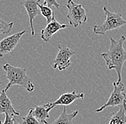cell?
<instances>
[{
    "label": "cell",
    "instance_id": "d6986e66",
    "mask_svg": "<svg viewBox=\"0 0 126 124\" xmlns=\"http://www.w3.org/2000/svg\"><path fill=\"white\" fill-rule=\"evenodd\" d=\"M15 117L12 116L9 114H5V118L3 124H15Z\"/></svg>",
    "mask_w": 126,
    "mask_h": 124
},
{
    "label": "cell",
    "instance_id": "ac0fdd59",
    "mask_svg": "<svg viewBox=\"0 0 126 124\" xmlns=\"http://www.w3.org/2000/svg\"><path fill=\"white\" fill-rule=\"evenodd\" d=\"M45 5H47L49 7H54L56 9H59L60 7H62L63 6H61L57 0H44V3H43Z\"/></svg>",
    "mask_w": 126,
    "mask_h": 124
},
{
    "label": "cell",
    "instance_id": "8fae6325",
    "mask_svg": "<svg viewBox=\"0 0 126 124\" xmlns=\"http://www.w3.org/2000/svg\"><path fill=\"white\" fill-rule=\"evenodd\" d=\"M3 113L13 117L19 116V112L14 108L12 101L7 95V90L4 89L0 93V114Z\"/></svg>",
    "mask_w": 126,
    "mask_h": 124
},
{
    "label": "cell",
    "instance_id": "2e32d148",
    "mask_svg": "<svg viewBox=\"0 0 126 124\" xmlns=\"http://www.w3.org/2000/svg\"><path fill=\"white\" fill-rule=\"evenodd\" d=\"M13 22H7L0 17V36L8 35L13 27Z\"/></svg>",
    "mask_w": 126,
    "mask_h": 124
},
{
    "label": "cell",
    "instance_id": "7c38bea8",
    "mask_svg": "<svg viewBox=\"0 0 126 124\" xmlns=\"http://www.w3.org/2000/svg\"><path fill=\"white\" fill-rule=\"evenodd\" d=\"M126 103L119 106L117 112H113L109 118L108 124H126Z\"/></svg>",
    "mask_w": 126,
    "mask_h": 124
},
{
    "label": "cell",
    "instance_id": "ffe728a7",
    "mask_svg": "<svg viewBox=\"0 0 126 124\" xmlns=\"http://www.w3.org/2000/svg\"><path fill=\"white\" fill-rule=\"evenodd\" d=\"M0 124H3V123L1 122V120H0Z\"/></svg>",
    "mask_w": 126,
    "mask_h": 124
},
{
    "label": "cell",
    "instance_id": "7a4b0ae2",
    "mask_svg": "<svg viewBox=\"0 0 126 124\" xmlns=\"http://www.w3.org/2000/svg\"><path fill=\"white\" fill-rule=\"evenodd\" d=\"M3 70L5 72L6 78L9 80L4 90H8L13 85H18L25 88L28 92L31 93L34 90V85L27 74L25 68L15 67L9 63L3 65Z\"/></svg>",
    "mask_w": 126,
    "mask_h": 124
},
{
    "label": "cell",
    "instance_id": "ba28073f",
    "mask_svg": "<svg viewBox=\"0 0 126 124\" xmlns=\"http://www.w3.org/2000/svg\"><path fill=\"white\" fill-rule=\"evenodd\" d=\"M85 98V94L83 93H77L75 90H73L70 93H66L62 94L58 99L52 102V103H45L47 107L50 110L52 108H54L57 106H67L72 104L75 101L78 99L83 100Z\"/></svg>",
    "mask_w": 126,
    "mask_h": 124
},
{
    "label": "cell",
    "instance_id": "8992f818",
    "mask_svg": "<svg viewBox=\"0 0 126 124\" xmlns=\"http://www.w3.org/2000/svg\"><path fill=\"white\" fill-rule=\"evenodd\" d=\"M57 48L58 53L55 57L52 68L63 71L68 68L72 65L70 59L74 54H75V52L67 45L62 44L58 45Z\"/></svg>",
    "mask_w": 126,
    "mask_h": 124
},
{
    "label": "cell",
    "instance_id": "7402d4cb",
    "mask_svg": "<svg viewBox=\"0 0 126 124\" xmlns=\"http://www.w3.org/2000/svg\"></svg>",
    "mask_w": 126,
    "mask_h": 124
},
{
    "label": "cell",
    "instance_id": "277c9868",
    "mask_svg": "<svg viewBox=\"0 0 126 124\" xmlns=\"http://www.w3.org/2000/svg\"><path fill=\"white\" fill-rule=\"evenodd\" d=\"M65 7L68 9L67 18L70 26L77 28L87 21L86 11L82 4L74 2L73 0H67Z\"/></svg>",
    "mask_w": 126,
    "mask_h": 124
},
{
    "label": "cell",
    "instance_id": "5bb4252c",
    "mask_svg": "<svg viewBox=\"0 0 126 124\" xmlns=\"http://www.w3.org/2000/svg\"><path fill=\"white\" fill-rule=\"evenodd\" d=\"M78 113V110L73 111L71 113H67L66 107L64 106L60 116L55 119L51 124H74V119Z\"/></svg>",
    "mask_w": 126,
    "mask_h": 124
},
{
    "label": "cell",
    "instance_id": "3957f363",
    "mask_svg": "<svg viewBox=\"0 0 126 124\" xmlns=\"http://www.w3.org/2000/svg\"><path fill=\"white\" fill-rule=\"evenodd\" d=\"M105 20L101 24H97L93 27V32L97 35H104L108 31L117 30L126 25V19H123L120 12H112L108 9L107 7L102 8Z\"/></svg>",
    "mask_w": 126,
    "mask_h": 124
},
{
    "label": "cell",
    "instance_id": "52a82bcc",
    "mask_svg": "<svg viewBox=\"0 0 126 124\" xmlns=\"http://www.w3.org/2000/svg\"><path fill=\"white\" fill-rule=\"evenodd\" d=\"M28 33L27 30L16 32L15 34L6 37L0 40V57H4L6 54L12 53L19 44L22 37L24 34Z\"/></svg>",
    "mask_w": 126,
    "mask_h": 124
},
{
    "label": "cell",
    "instance_id": "5b68a950",
    "mask_svg": "<svg viewBox=\"0 0 126 124\" xmlns=\"http://www.w3.org/2000/svg\"><path fill=\"white\" fill-rule=\"evenodd\" d=\"M112 85L114 88L112 93L110 94V98L104 105L95 110L96 113H100L108 107L120 106L126 103V93H125L124 83H121L120 84L118 85L116 82H113Z\"/></svg>",
    "mask_w": 126,
    "mask_h": 124
},
{
    "label": "cell",
    "instance_id": "e0dca14e",
    "mask_svg": "<svg viewBox=\"0 0 126 124\" xmlns=\"http://www.w3.org/2000/svg\"><path fill=\"white\" fill-rule=\"evenodd\" d=\"M22 124H40V122L33 115V108L29 110L27 116L22 117Z\"/></svg>",
    "mask_w": 126,
    "mask_h": 124
},
{
    "label": "cell",
    "instance_id": "9a60e30c",
    "mask_svg": "<svg viewBox=\"0 0 126 124\" xmlns=\"http://www.w3.org/2000/svg\"><path fill=\"white\" fill-rule=\"evenodd\" d=\"M38 7L40 9L41 15L46 19L47 24L49 23L52 20L53 17L55 16V12L52 10L51 7L45 5L44 4H41L40 2L38 4Z\"/></svg>",
    "mask_w": 126,
    "mask_h": 124
},
{
    "label": "cell",
    "instance_id": "6da1fadb",
    "mask_svg": "<svg viewBox=\"0 0 126 124\" xmlns=\"http://www.w3.org/2000/svg\"><path fill=\"white\" fill-rule=\"evenodd\" d=\"M126 39L124 35L121 36L118 40L110 37L109 49L101 54V57L105 60L108 68L116 71L118 75L116 83L118 85L123 83L122 68L123 64L126 62V50L123 47Z\"/></svg>",
    "mask_w": 126,
    "mask_h": 124
},
{
    "label": "cell",
    "instance_id": "4fadbf2b",
    "mask_svg": "<svg viewBox=\"0 0 126 124\" xmlns=\"http://www.w3.org/2000/svg\"><path fill=\"white\" fill-rule=\"evenodd\" d=\"M49 111L46 104H43L41 106H36L34 108H33V115L40 123L44 124H49L47 122V119L49 118Z\"/></svg>",
    "mask_w": 126,
    "mask_h": 124
},
{
    "label": "cell",
    "instance_id": "30bf717a",
    "mask_svg": "<svg viewBox=\"0 0 126 124\" xmlns=\"http://www.w3.org/2000/svg\"><path fill=\"white\" fill-rule=\"evenodd\" d=\"M70 26V24H60V22H58L54 16L52 20L49 23L47 24L46 27L41 30V32H40L41 39H42L43 42L47 43L49 42V40L52 37V36L57 32L63 29H65Z\"/></svg>",
    "mask_w": 126,
    "mask_h": 124
},
{
    "label": "cell",
    "instance_id": "9c48e42d",
    "mask_svg": "<svg viewBox=\"0 0 126 124\" xmlns=\"http://www.w3.org/2000/svg\"><path fill=\"white\" fill-rule=\"evenodd\" d=\"M40 0H24L21 2V4L25 8L30 22V27L31 30V34L32 36L35 35L34 27V19L36 17L41 15V12L38 7V4Z\"/></svg>",
    "mask_w": 126,
    "mask_h": 124
},
{
    "label": "cell",
    "instance_id": "44dd1931",
    "mask_svg": "<svg viewBox=\"0 0 126 124\" xmlns=\"http://www.w3.org/2000/svg\"><path fill=\"white\" fill-rule=\"evenodd\" d=\"M2 83H3V82H0V85H1V84H2ZM0 93H1V92H0Z\"/></svg>",
    "mask_w": 126,
    "mask_h": 124
}]
</instances>
